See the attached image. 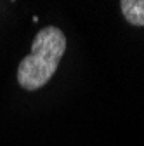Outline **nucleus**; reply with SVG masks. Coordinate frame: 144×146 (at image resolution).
Masks as SVG:
<instances>
[{
    "label": "nucleus",
    "mask_w": 144,
    "mask_h": 146,
    "mask_svg": "<svg viewBox=\"0 0 144 146\" xmlns=\"http://www.w3.org/2000/svg\"><path fill=\"white\" fill-rule=\"evenodd\" d=\"M66 52V36L57 26L42 28L33 38L31 52L17 66V84L26 90L42 89L56 73Z\"/></svg>",
    "instance_id": "1"
},
{
    "label": "nucleus",
    "mask_w": 144,
    "mask_h": 146,
    "mask_svg": "<svg viewBox=\"0 0 144 146\" xmlns=\"http://www.w3.org/2000/svg\"><path fill=\"white\" fill-rule=\"evenodd\" d=\"M120 9L130 25L144 26V0H122Z\"/></svg>",
    "instance_id": "2"
}]
</instances>
